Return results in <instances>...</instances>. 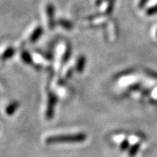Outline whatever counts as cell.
<instances>
[{
	"label": "cell",
	"mask_w": 157,
	"mask_h": 157,
	"mask_svg": "<svg viewBox=\"0 0 157 157\" xmlns=\"http://www.w3.org/2000/svg\"><path fill=\"white\" fill-rule=\"evenodd\" d=\"M85 63H86V59L84 56H80L78 59L76 63V70L78 71V73H81L84 70Z\"/></svg>",
	"instance_id": "5b68a950"
},
{
	"label": "cell",
	"mask_w": 157,
	"mask_h": 157,
	"mask_svg": "<svg viewBox=\"0 0 157 157\" xmlns=\"http://www.w3.org/2000/svg\"><path fill=\"white\" fill-rule=\"evenodd\" d=\"M59 23L61 25H62L63 27H64L65 28H68V29H70V28H71V25L70 24V23L67 22V21H63V20H61L59 22Z\"/></svg>",
	"instance_id": "8fae6325"
},
{
	"label": "cell",
	"mask_w": 157,
	"mask_h": 157,
	"mask_svg": "<svg viewBox=\"0 0 157 157\" xmlns=\"http://www.w3.org/2000/svg\"><path fill=\"white\" fill-rule=\"evenodd\" d=\"M138 148H139V144L135 145L134 147H132V150H131V155H134V154H136V152L138 151Z\"/></svg>",
	"instance_id": "4fadbf2b"
},
{
	"label": "cell",
	"mask_w": 157,
	"mask_h": 157,
	"mask_svg": "<svg viewBox=\"0 0 157 157\" xmlns=\"http://www.w3.org/2000/svg\"><path fill=\"white\" fill-rule=\"evenodd\" d=\"M47 14H48V26L50 29H54L55 27V7L51 3L48 4L47 6Z\"/></svg>",
	"instance_id": "3957f363"
},
{
	"label": "cell",
	"mask_w": 157,
	"mask_h": 157,
	"mask_svg": "<svg viewBox=\"0 0 157 157\" xmlns=\"http://www.w3.org/2000/svg\"><path fill=\"white\" fill-rule=\"evenodd\" d=\"M71 50L70 48H67V50L66 52H65V54L63 55V61L64 63L67 62V60H68L69 57H70L71 56Z\"/></svg>",
	"instance_id": "30bf717a"
},
{
	"label": "cell",
	"mask_w": 157,
	"mask_h": 157,
	"mask_svg": "<svg viewBox=\"0 0 157 157\" xmlns=\"http://www.w3.org/2000/svg\"><path fill=\"white\" fill-rule=\"evenodd\" d=\"M19 103L18 102H14V103H10L7 108H6V113L8 115V116H11L13 114L15 113V112L16 111V109L19 108Z\"/></svg>",
	"instance_id": "8992f818"
},
{
	"label": "cell",
	"mask_w": 157,
	"mask_h": 157,
	"mask_svg": "<svg viewBox=\"0 0 157 157\" xmlns=\"http://www.w3.org/2000/svg\"><path fill=\"white\" fill-rule=\"evenodd\" d=\"M146 14H147V15H153L155 14H157V4L147 9L146 10Z\"/></svg>",
	"instance_id": "9c48e42d"
},
{
	"label": "cell",
	"mask_w": 157,
	"mask_h": 157,
	"mask_svg": "<svg viewBox=\"0 0 157 157\" xmlns=\"http://www.w3.org/2000/svg\"><path fill=\"white\" fill-rule=\"evenodd\" d=\"M147 1L148 0H140V2H139V8H143L144 6L146 5V3L147 2Z\"/></svg>",
	"instance_id": "7c38bea8"
},
{
	"label": "cell",
	"mask_w": 157,
	"mask_h": 157,
	"mask_svg": "<svg viewBox=\"0 0 157 157\" xmlns=\"http://www.w3.org/2000/svg\"><path fill=\"white\" fill-rule=\"evenodd\" d=\"M87 136L85 133H76V134L59 135L53 136L46 139L47 144H60V143H77L83 142L86 140Z\"/></svg>",
	"instance_id": "6da1fadb"
},
{
	"label": "cell",
	"mask_w": 157,
	"mask_h": 157,
	"mask_svg": "<svg viewBox=\"0 0 157 157\" xmlns=\"http://www.w3.org/2000/svg\"><path fill=\"white\" fill-rule=\"evenodd\" d=\"M22 59L24 61L25 63H31L32 59H31V56H30V54L27 52H23L22 53Z\"/></svg>",
	"instance_id": "ba28073f"
},
{
	"label": "cell",
	"mask_w": 157,
	"mask_h": 157,
	"mask_svg": "<svg viewBox=\"0 0 157 157\" xmlns=\"http://www.w3.org/2000/svg\"><path fill=\"white\" fill-rule=\"evenodd\" d=\"M15 54V50L12 48H9L6 50L4 52V53L2 54V59H9L10 57H12Z\"/></svg>",
	"instance_id": "52a82bcc"
},
{
	"label": "cell",
	"mask_w": 157,
	"mask_h": 157,
	"mask_svg": "<svg viewBox=\"0 0 157 157\" xmlns=\"http://www.w3.org/2000/svg\"><path fill=\"white\" fill-rule=\"evenodd\" d=\"M42 34H43V28L41 27H38L33 31V33L31 34V37H30V42L31 43H35V42H36L40 38Z\"/></svg>",
	"instance_id": "277c9868"
},
{
	"label": "cell",
	"mask_w": 157,
	"mask_h": 157,
	"mask_svg": "<svg viewBox=\"0 0 157 157\" xmlns=\"http://www.w3.org/2000/svg\"><path fill=\"white\" fill-rule=\"evenodd\" d=\"M56 103V97L53 93H50L48 95V108H47V112L46 116L48 120L52 119V116L54 115V108Z\"/></svg>",
	"instance_id": "7a4b0ae2"
}]
</instances>
